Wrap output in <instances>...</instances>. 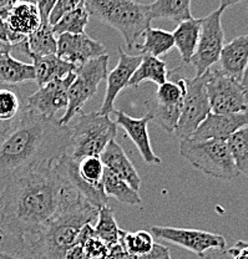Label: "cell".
I'll return each mask as SVG.
<instances>
[{
    "label": "cell",
    "mask_w": 248,
    "mask_h": 259,
    "mask_svg": "<svg viewBox=\"0 0 248 259\" xmlns=\"http://www.w3.org/2000/svg\"><path fill=\"white\" fill-rule=\"evenodd\" d=\"M241 82H242V86H243V89H244V93H246L247 102H248V65L246 67V71H244L243 79H242Z\"/></svg>",
    "instance_id": "41"
},
{
    "label": "cell",
    "mask_w": 248,
    "mask_h": 259,
    "mask_svg": "<svg viewBox=\"0 0 248 259\" xmlns=\"http://www.w3.org/2000/svg\"><path fill=\"white\" fill-rule=\"evenodd\" d=\"M227 145L239 174L248 177V125L234 132L227 140Z\"/></svg>",
    "instance_id": "34"
},
{
    "label": "cell",
    "mask_w": 248,
    "mask_h": 259,
    "mask_svg": "<svg viewBox=\"0 0 248 259\" xmlns=\"http://www.w3.org/2000/svg\"><path fill=\"white\" fill-rule=\"evenodd\" d=\"M79 197L58 160L51 161L0 191V232L33 237Z\"/></svg>",
    "instance_id": "1"
},
{
    "label": "cell",
    "mask_w": 248,
    "mask_h": 259,
    "mask_svg": "<svg viewBox=\"0 0 248 259\" xmlns=\"http://www.w3.org/2000/svg\"><path fill=\"white\" fill-rule=\"evenodd\" d=\"M5 19L10 29L23 36L33 34L42 24L39 10L31 2H15L5 9Z\"/></svg>",
    "instance_id": "19"
},
{
    "label": "cell",
    "mask_w": 248,
    "mask_h": 259,
    "mask_svg": "<svg viewBox=\"0 0 248 259\" xmlns=\"http://www.w3.org/2000/svg\"><path fill=\"white\" fill-rule=\"evenodd\" d=\"M185 94L186 85L183 77L177 81L166 80L165 82L158 85V89L155 93V95L147 100V102L158 105V106L167 107V109L182 110Z\"/></svg>",
    "instance_id": "30"
},
{
    "label": "cell",
    "mask_w": 248,
    "mask_h": 259,
    "mask_svg": "<svg viewBox=\"0 0 248 259\" xmlns=\"http://www.w3.org/2000/svg\"><path fill=\"white\" fill-rule=\"evenodd\" d=\"M30 81H35L33 64L15 59L10 49L0 51V83L17 86Z\"/></svg>",
    "instance_id": "21"
},
{
    "label": "cell",
    "mask_w": 248,
    "mask_h": 259,
    "mask_svg": "<svg viewBox=\"0 0 248 259\" xmlns=\"http://www.w3.org/2000/svg\"><path fill=\"white\" fill-rule=\"evenodd\" d=\"M82 3H85V0H56L55 7L51 10L49 16L50 25L53 26L61 16L65 14V13L75 9V8L79 7L80 4H82Z\"/></svg>",
    "instance_id": "36"
},
{
    "label": "cell",
    "mask_w": 248,
    "mask_h": 259,
    "mask_svg": "<svg viewBox=\"0 0 248 259\" xmlns=\"http://www.w3.org/2000/svg\"><path fill=\"white\" fill-rule=\"evenodd\" d=\"M0 259H42L29 237L0 232Z\"/></svg>",
    "instance_id": "25"
},
{
    "label": "cell",
    "mask_w": 248,
    "mask_h": 259,
    "mask_svg": "<svg viewBox=\"0 0 248 259\" xmlns=\"http://www.w3.org/2000/svg\"><path fill=\"white\" fill-rule=\"evenodd\" d=\"M225 10L218 8L206 18L201 19V31L195 54L190 64L196 70V76H201L220 60L225 45V31L222 28V14Z\"/></svg>",
    "instance_id": "10"
},
{
    "label": "cell",
    "mask_w": 248,
    "mask_h": 259,
    "mask_svg": "<svg viewBox=\"0 0 248 259\" xmlns=\"http://www.w3.org/2000/svg\"><path fill=\"white\" fill-rule=\"evenodd\" d=\"M26 56L31 55L44 56L56 54L58 50V39L53 31V26L49 23L40 24L39 28L33 34L26 36L25 40Z\"/></svg>",
    "instance_id": "26"
},
{
    "label": "cell",
    "mask_w": 248,
    "mask_h": 259,
    "mask_svg": "<svg viewBox=\"0 0 248 259\" xmlns=\"http://www.w3.org/2000/svg\"><path fill=\"white\" fill-rule=\"evenodd\" d=\"M85 7L91 16L120 32L128 50H134L152 21L149 4L135 0H85Z\"/></svg>",
    "instance_id": "4"
},
{
    "label": "cell",
    "mask_w": 248,
    "mask_h": 259,
    "mask_svg": "<svg viewBox=\"0 0 248 259\" xmlns=\"http://www.w3.org/2000/svg\"><path fill=\"white\" fill-rule=\"evenodd\" d=\"M31 3L36 5L43 23H49L50 13L55 7L56 0H31Z\"/></svg>",
    "instance_id": "37"
},
{
    "label": "cell",
    "mask_w": 248,
    "mask_h": 259,
    "mask_svg": "<svg viewBox=\"0 0 248 259\" xmlns=\"http://www.w3.org/2000/svg\"><path fill=\"white\" fill-rule=\"evenodd\" d=\"M169 69L167 64L160 58L151 55H142L139 66L135 70L128 88H139L142 82L151 81L156 85H161L169 80Z\"/></svg>",
    "instance_id": "24"
},
{
    "label": "cell",
    "mask_w": 248,
    "mask_h": 259,
    "mask_svg": "<svg viewBox=\"0 0 248 259\" xmlns=\"http://www.w3.org/2000/svg\"><path fill=\"white\" fill-rule=\"evenodd\" d=\"M109 55H101L81 65L75 71V79L67 90L69 104L64 115L59 118L61 125H69L77 113L81 112L84 105L98 93L99 85L106 80Z\"/></svg>",
    "instance_id": "7"
},
{
    "label": "cell",
    "mask_w": 248,
    "mask_h": 259,
    "mask_svg": "<svg viewBox=\"0 0 248 259\" xmlns=\"http://www.w3.org/2000/svg\"><path fill=\"white\" fill-rule=\"evenodd\" d=\"M15 2H31V0H15Z\"/></svg>",
    "instance_id": "43"
},
{
    "label": "cell",
    "mask_w": 248,
    "mask_h": 259,
    "mask_svg": "<svg viewBox=\"0 0 248 259\" xmlns=\"http://www.w3.org/2000/svg\"><path fill=\"white\" fill-rule=\"evenodd\" d=\"M150 232L155 239L172 243L188 252H192L199 258H204L209 250H226L227 247L225 237L201 229L153 226L151 227Z\"/></svg>",
    "instance_id": "11"
},
{
    "label": "cell",
    "mask_w": 248,
    "mask_h": 259,
    "mask_svg": "<svg viewBox=\"0 0 248 259\" xmlns=\"http://www.w3.org/2000/svg\"><path fill=\"white\" fill-rule=\"evenodd\" d=\"M180 155L191 166L212 178L231 181L241 175L227 141L223 140H181Z\"/></svg>",
    "instance_id": "5"
},
{
    "label": "cell",
    "mask_w": 248,
    "mask_h": 259,
    "mask_svg": "<svg viewBox=\"0 0 248 259\" xmlns=\"http://www.w3.org/2000/svg\"><path fill=\"white\" fill-rule=\"evenodd\" d=\"M75 71L70 72L63 79H55L47 85L40 86L39 90L24 101V106L39 115L55 117L56 113L67 107V90L75 79Z\"/></svg>",
    "instance_id": "12"
},
{
    "label": "cell",
    "mask_w": 248,
    "mask_h": 259,
    "mask_svg": "<svg viewBox=\"0 0 248 259\" xmlns=\"http://www.w3.org/2000/svg\"><path fill=\"white\" fill-rule=\"evenodd\" d=\"M7 49H10V50H12V47H10V45L4 44V42H0V51L7 50Z\"/></svg>",
    "instance_id": "42"
},
{
    "label": "cell",
    "mask_w": 248,
    "mask_h": 259,
    "mask_svg": "<svg viewBox=\"0 0 248 259\" xmlns=\"http://www.w3.org/2000/svg\"><path fill=\"white\" fill-rule=\"evenodd\" d=\"M144 42L136 44L135 49L140 51L141 55H151L155 58L166 55L175 47L172 32L162 29L150 28L144 32Z\"/></svg>",
    "instance_id": "27"
},
{
    "label": "cell",
    "mask_w": 248,
    "mask_h": 259,
    "mask_svg": "<svg viewBox=\"0 0 248 259\" xmlns=\"http://www.w3.org/2000/svg\"><path fill=\"white\" fill-rule=\"evenodd\" d=\"M218 61L226 75L242 81L248 65V34L234 37L223 45Z\"/></svg>",
    "instance_id": "18"
},
{
    "label": "cell",
    "mask_w": 248,
    "mask_h": 259,
    "mask_svg": "<svg viewBox=\"0 0 248 259\" xmlns=\"http://www.w3.org/2000/svg\"><path fill=\"white\" fill-rule=\"evenodd\" d=\"M228 254L232 255V259H248V243L237 241L236 244L228 249Z\"/></svg>",
    "instance_id": "38"
},
{
    "label": "cell",
    "mask_w": 248,
    "mask_h": 259,
    "mask_svg": "<svg viewBox=\"0 0 248 259\" xmlns=\"http://www.w3.org/2000/svg\"><path fill=\"white\" fill-rule=\"evenodd\" d=\"M70 146L69 125L24 106L18 120L0 137V191L15 178L58 160Z\"/></svg>",
    "instance_id": "2"
},
{
    "label": "cell",
    "mask_w": 248,
    "mask_h": 259,
    "mask_svg": "<svg viewBox=\"0 0 248 259\" xmlns=\"http://www.w3.org/2000/svg\"><path fill=\"white\" fill-rule=\"evenodd\" d=\"M77 174L91 186H102L105 166L100 156H86L77 160Z\"/></svg>",
    "instance_id": "35"
},
{
    "label": "cell",
    "mask_w": 248,
    "mask_h": 259,
    "mask_svg": "<svg viewBox=\"0 0 248 259\" xmlns=\"http://www.w3.org/2000/svg\"><path fill=\"white\" fill-rule=\"evenodd\" d=\"M102 187L107 197H114L118 202L125 204H136L142 203V198L139 194V191H135L128 182L116 176L111 171L105 168L104 177H102Z\"/></svg>",
    "instance_id": "28"
},
{
    "label": "cell",
    "mask_w": 248,
    "mask_h": 259,
    "mask_svg": "<svg viewBox=\"0 0 248 259\" xmlns=\"http://www.w3.org/2000/svg\"><path fill=\"white\" fill-rule=\"evenodd\" d=\"M115 115V123L120 126L123 131L126 132L136 148L139 150L140 155H141L142 160L146 163L150 164H160L161 158L157 155H155L152 150V146L150 142L149 136V130H147V125L151 121V115L149 112L144 116V117H133V116L128 115L123 111L112 112Z\"/></svg>",
    "instance_id": "16"
},
{
    "label": "cell",
    "mask_w": 248,
    "mask_h": 259,
    "mask_svg": "<svg viewBox=\"0 0 248 259\" xmlns=\"http://www.w3.org/2000/svg\"><path fill=\"white\" fill-rule=\"evenodd\" d=\"M246 125H248V110L238 113L210 112L191 139L227 141L234 132Z\"/></svg>",
    "instance_id": "15"
},
{
    "label": "cell",
    "mask_w": 248,
    "mask_h": 259,
    "mask_svg": "<svg viewBox=\"0 0 248 259\" xmlns=\"http://www.w3.org/2000/svg\"><path fill=\"white\" fill-rule=\"evenodd\" d=\"M185 85L186 94L183 99L181 115L174 132L180 141L191 139L198 126L211 112L204 75L185 79Z\"/></svg>",
    "instance_id": "9"
},
{
    "label": "cell",
    "mask_w": 248,
    "mask_h": 259,
    "mask_svg": "<svg viewBox=\"0 0 248 259\" xmlns=\"http://www.w3.org/2000/svg\"><path fill=\"white\" fill-rule=\"evenodd\" d=\"M71 128L72 158L80 160L86 156H100L107 144L115 140L117 135V125L109 115H101L99 111L81 113L77 116Z\"/></svg>",
    "instance_id": "6"
},
{
    "label": "cell",
    "mask_w": 248,
    "mask_h": 259,
    "mask_svg": "<svg viewBox=\"0 0 248 259\" xmlns=\"http://www.w3.org/2000/svg\"><path fill=\"white\" fill-rule=\"evenodd\" d=\"M89 19H90V14L86 9L85 3H82L79 7L61 16L53 25V31L56 37L65 32L66 34H84L89 24Z\"/></svg>",
    "instance_id": "32"
},
{
    "label": "cell",
    "mask_w": 248,
    "mask_h": 259,
    "mask_svg": "<svg viewBox=\"0 0 248 259\" xmlns=\"http://www.w3.org/2000/svg\"><path fill=\"white\" fill-rule=\"evenodd\" d=\"M100 158H101L105 168L111 171L116 176L122 178L135 191L140 190L141 177H140L136 167L134 166V163L123 151V148L115 140L107 144L105 150L100 155Z\"/></svg>",
    "instance_id": "17"
},
{
    "label": "cell",
    "mask_w": 248,
    "mask_h": 259,
    "mask_svg": "<svg viewBox=\"0 0 248 259\" xmlns=\"http://www.w3.org/2000/svg\"><path fill=\"white\" fill-rule=\"evenodd\" d=\"M120 231L116 222L115 210L109 204L100 207L96 218V225L94 227V233L98 238L106 243L109 247L116 244L120 239Z\"/></svg>",
    "instance_id": "33"
},
{
    "label": "cell",
    "mask_w": 248,
    "mask_h": 259,
    "mask_svg": "<svg viewBox=\"0 0 248 259\" xmlns=\"http://www.w3.org/2000/svg\"><path fill=\"white\" fill-rule=\"evenodd\" d=\"M199 31H201V19L191 18L180 21L175 31L172 32L175 47L179 50L182 61L190 64L191 58L197 48Z\"/></svg>",
    "instance_id": "23"
},
{
    "label": "cell",
    "mask_w": 248,
    "mask_h": 259,
    "mask_svg": "<svg viewBox=\"0 0 248 259\" xmlns=\"http://www.w3.org/2000/svg\"><path fill=\"white\" fill-rule=\"evenodd\" d=\"M64 259H85L84 255L82 242L80 239H76V243L67 249L65 258Z\"/></svg>",
    "instance_id": "39"
},
{
    "label": "cell",
    "mask_w": 248,
    "mask_h": 259,
    "mask_svg": "<svg viewBox=\"0 0 248 259\" xmlns=\"http://www.w3.org/2000/svg\"><path fill=\"white\" fill-rule=\"evenodd\" d=\"M206 90L212 113H238L248 110V102L241 81L228 76L221 69L204 72Z\"/></svg>",
    "instance_id": "8"
},
{
    "label": "cell",
    "mask_w": 248,
    "mask_h": 259,
    "mask_svg": "<svg viewBox=\"0 0 248 259\" xmlns=\"http://www.w3.org/2000/svg\"><path fill=\"white\" fill-rule=\"evenodd\" d=\"M118 61L115 69L106 76V91H105L104 101L99 112L101 115H110L114 112L115 100L118 94L129 86V81L134 75L135 70L139 66L142 55H129L118 45Z\"/></svg>",
    "instance_id": "14"
},
{
    "label": "cell",
    "mask_w": 248,
    "mask_h": 259,
    "mask_svg": "<svg viewBox=\"0 0 248 259\" xmlns=\"http://www.w3.org/2000/svg\"><path fill=\"white\" fill-rule=\"evenodd\" d=\"M56 55L75 66H81L93 59L106 55L107 50L101 42L84 34H61L58 37Z\"/></svg>",
    "instance_id": "13"
},
{
    "label": "cell",
    "mask_w": 248,
    "mask_h": 259,
    "mask_svg": "<svg viewBox=\"0 0 248 259\" xmlns=\"http://www.w3.org/2000/svg\"><path fill=\"white\" fill-rule=\"evenodd\" d=\"M30 59L33 60L35 70V82L37 83L39 88L47 85L48 82L55 79H63L70 72L77 69V66L63 60L56 54L44 56L31 55Z\"/></svg>",
    "instance_id": "20"
},
{
    "label": "cell",
    "mask_w": 248,
    "mask_h": 259,
    "mask_svg": "<svg viewBox=\"0 0 248 259\" xmlns=\"http://www.w3.org/2000/svg\"><path fill=\"white\" fill-rule=\"evenodd\" d=\"M24 101L17 86L0 83V137L23 112Z\"/></svg>",
    "instance_id": "22"
},
{
    "label": "cell",
    "mask_w": 248,
    "mask_h": 259,
    "mask_svg": "<svg viewBox=\"0 0 248 259\" xmlns=\"http://www.w3.org/2000/svg\"><path fill=\"white\" fill-rule=\"evenodd\" d=\"M99 209L82 197L65 207L50 223L33 237H29L42 259H64L71 245L76 243L84 226L93 225Z\"/></svg>",
    "instance_id": "3"
},
{
    "label": "cell",
    "mask_w": 248,
    "mask_h": 259,
    "mask_svg": "<svg viewBox=\"0 0 248 259\" xmlns=\"http://www.w3.org/2000/svg\"><path fill=\"white\" fill-rule=\"evenodd\" d=\"M192 0H155L149 4L151 19H169L171 21L187 20L193 18L191 13Z\"/></svg>",
    "instance_id": "29"
},
{
    "label": "cell",
    "mask_w": 248,
    "mask_h": 259,
    "mask_svg": "<svg viewBox=\"0 0 248 259\" xmlns=\"http://www.w3.org/2000/svg\"><path fill=\"white\" fill-rule=\"evenodd\" d=\"M118 242L129 253V259L142 258L151 252L156 243L155 237L151 234V232L144 229L136 232H126L121 229Z\"/></svg>",
    "instance_id": "31"
},
{
    "label": "cell",
    "mask_w": 248,
    "mask_h": 259,
    "mask_svg": "<svg viewBox=\"0 0 248 259\" xmlns=\"http://www.w3.org/2000/svg\"><path fill=\"white\" fill-rule=\"evenodd\" d=\"M243 2V0H221L220 3V8H222L223 10H226L227 8L233 7V5L238 4V3Z\"/></svg>",
    "instance_id": "40"
}]
</instances>
